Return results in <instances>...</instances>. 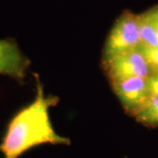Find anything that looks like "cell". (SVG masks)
<instances>
[{
	"mask_svg": "<svg viewBox=\"0 0 158 158\" xmlns=\"http://www.w3.org/2000/svg\"><path fill=\"white\" fill-rule=\"evenodd\" d=\"M55 97L45 98L42 85L37 79V94L34 101L11 118L0 144L5 158H18L32 148L45 143L69 145L68 138L54 130L49 108L56 104Z\"/></svg>",
	"mask_w": 158,
	"mask_h": 158,
	"instance_id": "obj_1",
	"label": "cell"
},
{
	"mask_svg": "<svg viewBox=\"0 0 158 158\" xmlns=\"http://www.w3.org/2000/svg\"><path fill=\"white\" fill-rule=\"evenodd\" d=\"M141 44L138 15L124 11L114 23L105 43L103 59L138 48Z\"/></svg>",
	"mask_w": 158,
	"mask_h": 158,
	"instance_id": "obj_2",
	"label": "cell"
},
{
	"mask_svg": "<svg viewBox=\"0 0 158 158\" xmlns=\"http://www.w3.org/2000/svg\"><path fill=\"white\" fill-rule=\"evenodd\" d=\"M103 67L111 82L132 77L148 78L152 73L150 65L139 48L103 59Z\"/></svg>",
	"mask_w": 158,
	"mask_h": 158,
	"instance_id": "obj_3",
	"label": "cell"
},
{
	"mask_svg": "<svg viewBox=\"0 0 158 158\" xmlns=\"http://www.w3.org/2000/svg\"><path fill=\"white\" fill-rule=\"evenodd\" d=\"M113 91L127 113L135 115L149 98L148 78L132 77L111 82Z\"/></svg>",
	"mask_w": 158,
	"mask_h": 158,
	"instance_id": "obj_4",
	"label": "cell"
},
{
	"mask_svg": "<svg viewBox=\"0 0 158 158\" xmlns=\"http://www.w3.org/2000/svg\"><path fill=\"white\" fill-rule=\"evenodd\" d=\"M29 63L14 40H0V74L23 80Z\"/></svg>",
	"mask_w": 158,
	"mask_h": 158,
	"instance_id": "obj_5",
	"label": "cell"
},
{
	"mask_svg": "<svg viewBox=\"0 0 158 158\" xmlns=\"http://www.w3.org/2000/svg\"><path fill=\"white\" fill-rule=\"evenodd\" d=\"M141 46L158 47V7L138 15Z\"/></svg>",
	"mask_w": 158,
	"mask_h": 158,
	"instance_id": "obj_6",
	"label": "cell"
},
{
	"mask_svg": "<svg viewBox=\"0 0 158 158\" xmlns=\"http://www.w3.org/2000/svg\"><path fill=\"white\" fill-rule=\"evenodd\" d=\"M136 119L148 126H158V96H150L148 101L134 115Z\"/></svg>",
	"mask_w": 158,
	"mask_h": 158,
	"instance_id": "obj_7",
	"label": "cell"
},
{
	"mask_svg": "<svg viewBox=\"0 0 158 158\" xmlns=\"http://www.w3.org/2000/svg\"><path fill=\"white\" fill-rule=\"evenodd\" d=\"M139 49L143 54L146 60L150 65L153 71H158V47L157 48H148L140 46Z\"/></svg>",
	"mask_w": 158,
	"mask_h": 158,
	"instance_id": "obj_8",
	"label": "cell"
},
{
	"mask_svg": "<svg viewBox=\"0 0 158 158\" xmlns=\"http://www.w3.org/2000/svg\"><path fill=\"white\" fill-rule=\"evenodd\" d=\"M148 90L151 96H158V71H153L148 77Z\"/></svg>",
	"mask_w": 158,
	"mask_h": 158,
	"instance_id": "obj_9",
	"label": "cell"
}]
</instances>
